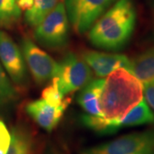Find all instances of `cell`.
Listing matches in <instances>:
<instances>
[{
    "instance_id": "obj_1",
    "label": "cell",
    "mask_w": 154,
    "mask_h": 154,
    "mask_svg": "<svg viewBox=\"0 0 154 154\" xmlns=\"http://www.w3.org/2000/svg\"><path fill=\"white\" fill-rule=\"evenodd\" d=\"M143 84L124 68L111 72L101 91L100 110L108 122V134L119 130V122L143 99Z\"/></svg>"
},
{
    "instance_id": "obj_2",
    "label": "cell",
    "mask_w": 154,
    "mask_h": 154,
    "mask_svg": "<svg viewBox=\"0 0 154 154\" xmlns=\"http://www.w3.org/2000/svg\"><path fill=\"white\" fill-rule=\"evenodd\" d=\"M135 23L136 11L132 0H118L90 28L89 41L98 48L119 51L129 41Z\"/></svg>"
},
{
    "instance_id": "obj_3",
    "label": "cell",
    "mask_w": 154,
    "mask_h": 154,
    "mask_svg": "<svg viewBox=\"0 0 154 154\" xmlns=\"http://www.w3.org/2000/svg\"><path fill=\"white\" fill-rule=\"evenodd\" d=\"M69 22L64 4L60 0L48 16L35 28L34 38L46 48H63L69 41Z\"/></svg>"
},
{
    "instance_id": "obj_4",
    "label": "cell",
    "mask_w": 154,
    "mask_h": 154,
    "mask_svg": "<svg viewBox=\"0 0 154 154\" xmlns=\"http://www.w3.org/2000/svg\"><path fill=\"white\" fill-rule=\"evenodd\" d=\"M81 154H154V128L124 134L86 149Z\"/></svg>"
},
{
    "instance_id": "obj_5",
    "label": "cell",
    "mask_w": 154,
    "mask_h": 154,
    "mask_svg": "<svg viewBox=\"0 0 154 154\" xmlns=\"http://www.w3.org/2000/svg\"><path fill=\"white\" fill-rule=\"evenodd\" d=\"M115 0H63L72 28L80 34L87 33Z\"/></svg>"
},
{
    "instance_id": "obj_6",
    "label": "cell",
    "mask_w": 154,
    "mask_h": 154,
    "mask_svg": "<svg viewBox=\"0 0 154 154\" xmlns=\"http://www.w3.org/2000/svg\"><path fill=\"white\" fill-rule=\"evenodd\" d=\"M92 70L88 63L75 53L67 54L59 63L55 77L60 93L63 96L84 88L92 81Z\"/></svg>"
},
{
    "instance_id": "obj_7",
    "label": "cell",
    "mask_w": 154,
    "mask_h": 154,
    "mask_svg": "<svg viewBox=\"0 0 154 154\" xmlns=\"http://www.w3.org/2000/svg\"><path fill=\"white\" fill-rule=\"evenodd\" d=\"M22 51L35 82L44 84L57 76L59 63L41 50L30 38H23Z\"/></svg>"
},
{
    "instance_id": "obj_8",
    "label": "cell",
    "mask_w": 154,
    "mask_h": 154,
    "mask_svg": "<svg viewBox=\"0 0 154 154\" xmlns=\"http://www.w3.org/2000/svg\"><path fill=\"white\" fill-rule=\"evenodd\" d=\"M0 61L12 81L22 86L27 81L24 57L17 45L3 31H0Z\"/></svg>"
},
{
    "instance_id": "obj_9",
    "label": "cell",
    "mask_w": 154,
    "mask_h": 154,
    "mask_svg": "<svg viewBox=\"0 0 154 154\" xmlns=\"http://www.w3.org/2000/svg\"><path fill=\"white\" fill-rule=\"evenodd\" d=\"M82 59L98 76H108L117 69H128L130 60L128 57L116 53H105L94 51H86L82 53Z\"/></svg>"
},
{
    "instance_id": "obj_10",
    "label": "cell",
    "mask_w": 154,
    "mask_h": 154,
    "mask_svg": "<svg viewBox=\"0 0 154 154\" xmlns=\"http://www.w3.org/2000/svg\"><path fill=\"white\" fill-rule=\"evenodd\" d=\"M66 107L52 106L43 99L29 102L26 112L38 126L47 132H51L62 119Z\"/></svg>"
},
{
    "instance_id": "obj_11",
    "label": "cell",
    "mask_w": 154,
    "mask_h": 154,
    "mask_svg": "<svg viewBox=\"0 0 154 154\" xmlns=\"http://www.w3.org/2000/svg\"><path fill=\"white\" fill-rule=\"evenodd\" d=\"M104 82V79L91 81L82 88L81 93L78 95L77 102L87 113V115L104 117L99 105V99Z\"/></svg>"
},
{
    "instance_id": "obj_12",
    "label": "cell",
    "mask_w": 154,
    "mask_h": 154,
    "mask_svg": "<svg viewBox=\"0 0 154 154\" xmlns=\"http://www.w3.org/2000/svg\"><path fill=\"white\" fill-rule=\"evenodd\" d=\"M128 70L143 85L154 82V47L145 51L130 61Z\"/></svg>"
},
{
    "instance_id": "obj_13",
    "label": "cell",
    "mask_w": 154,
    "mask_h": 154,
    "mask_svg": "<svg viewBox=\"0 0 154 154\" xmlns=\"http://www.w3.org/2000/svg\"><path fill=\"white\" fill-rule=\"evenodd\" d=\"M11 136V144L6 154H36V140L28 128L15 127Z\"/></svg>"
},
{
    "instance_id": "obj_14",
    "label": "cell",
    "mask_w": 154,
    "mask_h": 154,
    "mask_svg": "<svg viewBox=\"0 0 154 154\" xmlns=\"http://www.w3.org/2000/svg\"><path fill=\"white\" fill-rule=\"evenodd\" d=\"M154 124V113L145 100H141L119 122V129L122 128Z\"/></svg>"
},
{
    "instance_id": "obj_15",
    "label": "cell",
    "mask_w": 154,
    "mask_h": 154,
    "mask_svg": "<svg viewBox=\"0 0 154 154\" xmlns=\"http://www.w3.org/2000/svg\"><path fill=\"white\" fill-rule=\"evenodd\" d=\"M60 0H33V5L25 12V21L29 27L36 28L48 16Z\"/></svg>"
},
{
    "instance_id": "obj_16",
    "label": "cell",
    "mask_w": 154,
    "mask_h": 154,
    "mask_svg": "<svg viewBox=\"0 0 154 154\" xmlns=\"http://www.w3.org/2000/svg\"><path fill=\"white\" fill-rule=\"evenodd\" d=\"M22 11L17 0H0V28H11L19 22Z\"/></svg>"
},
{
    "instance_id": "obj_17",
    "label": "cell",
    "mask_w": 154,
    "mask_h": 154,
    "mask_svg": "<svg viewBox=\"0 0 154 154\" xmlns=\"http://www.w3.org/2000/svg\"><path fill=\"white\" fill-rule=\"evenodd\" d=\"M41 96L45 102L56 107H66L67 108V106L69 103V100L64 99V96L60 93L55 77L52 79L51 84L43 90Z\"/></svg>"
},
{
    "instance_id": "obj_18",
    "label": "cell",
    "mask_w": 154,
    "mask_h": 154,
    "mask_svg": "<svg viewBox=\"0 0 154 154\" xmlns=\"http://www.w3.org/2000/svg\"><path fill=\"white\" fill-rule=\"evenodd\" d=\"M17 93L0 64V105L17 100Z\"/></svg>"
},
{
    "instance_id": "obj_19",
    "label": "cell",
    "mask_w": 154,
    "mask_h": 154,
    "mask_svg": "<svg viewBox=\"0 0 154 154\" xmlns=\"http://www.w3.org/2000/svg\"><path fill=\"white\" fill-rule=\"evenodd\" d=\"M11 134L5 122L0 120V154H6L11 144Z\"/></svg>"
},
{
    "instance_id": "obj_20",
    "label": "cell",
    "mask_w": 154,
    "mask_h": 154,
    "mask_svg": "<svg viewBox=\"0 0 154 154\" xmlns=\"http://www.w3.org/2000/svg\"><path fill=\"white\" fill-rule=\"evenodd\" d=\"M143 95L147 105L154 110V82L144 84Z\"/></svg>"
},
{
    "instance_id": "obj_21",
    "label": "cell",
    "mask_w": 154,
    "mask_h": 154,
    "mask_svg": "<svg viewBox=\"0 0 154 154\" xmlns=\"http://www.w3.org/2000/svg\"><path fill=\"white\" fill-rule=\"evenodd\" d=\"M17 3L21 11H26L32 7L33 0H17Z\"/></svg>"
},
{
    "instance_id": "obj_22",
    "label": "cell",
    "mask_w": 154,
    "mask_h": 154,
    "mask_svg": "<svg viewBox=\"0 0 154 154\" xmlns=\"http://www.w3.org/2000/svg\"><path fill=\"white\" fill-rule=\"evenodd\" d=\"M149 5H150V7H151L152 16V20H153V23H154V0H150Z\"/></svg>"
},
{
    "instance_id": "obj_23",
    "label": "cell",
    "mask_w": 154,
    "mask_h": 154,
    "mask_svg": "<svg viewBox=\"0 0 154 154\" xmlns=\"http://www.w3.org/2000/svg\"><path fill=\"white\" fill-rule=\"evenodd\" d=\"M50 154H64V153L61 152L57 151V150H55V149H53V150H51V151Z\"/></svg>"
}]
</instances>
